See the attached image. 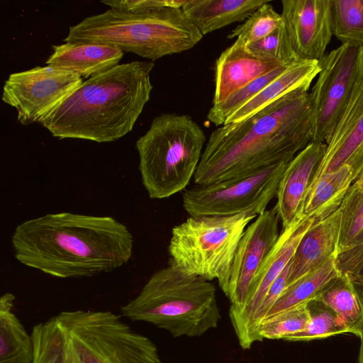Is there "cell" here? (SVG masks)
<instances>
[{
    "label": "cell",
    "mask_w": 363,
    "mask_h": 363,
    "mask_svg": "<svg viewBox=\"0 0 363 363\" xmlns=\"http://www.w3.org/2000/svg\"><path fill=\"white\" fill-rule=\"evenodd\" d=\"M11 245L15 258L24 266L57 278H82L126 264L133 236L111 216L60 212L18 225Z\"/></svg>",
    "instance_id": "1"
},
{
    "label": "cell",
    "mask_w": 363,
    "mask_h": 363,
    "mask_svg": "<svg viewBox=\"0 0 363 363\" xmlns=\"http://www.w3.org/2000/svg\"><path fill=\"white\" fill-rule=\"evenodd\" d=\"M313 139L308 90L291 92L239 122L213 130L194 174L203 185L245 177L290 162Z\"/></svg>",
    "instance_id": "2"
},
{
    "label": "cell",
    "mask_w": 363,
    "mask_h": 363,
    "mask_svg": "<svg viewBox=\"0 0 363 363\" xmlns=\"http://www.w3.org/2000/svg\"><path fill=\"white\" fill-rule=\"evenodd\" d=\"M152 61H133L84 81L40 124L52 135L96 143L133 130L152 90Z\"/></svg>",
    "instance_id": "3"
},
{
    "label": "cell",
    "mask_w": 363,
    "mask_h": 363,
    "mask_svg": "<svg viewBox=\"0 0 363 363\" xmlns=\"http://www.w3.org/2000/svg\"><path fill=\"white\" fill-rule=\"evenodd\" d=\"M30 334L33 363H164L150 339L111 311H64Z\"/></svg>",
    "instance_id": "4"
},
{
    "label": "cell",
    "mask_w": 363,
    "mask_h": 363,
    "mask_svg": "<svg viewBox=\"0 0 363 363\" xmlns=\"http://www.w3.org/2000/svg\"><path fill=\"white\" fill-rule=\"evenodd\" d=\"M203 36L182 8L144 12L110 8L70 26L63 40L109 45L153 62L191 49Z\"/></svg>",
    "instance_id": "5"
},
{
    "label": "cell",
    "mask_w": 363,
    "mask_h": 363,
    "mask_svg": "<svg viewBox=\"0 0 363 363\" xmlns=\"http://www.w3.org/2000/svg\"><path fill=\"white\" fill-rule=\"evenodd\" d=\"M122 315L168 331L174 337L201 336L220 319L216 286L171 260L122 306Z\"/></svg>",
    "instance_id": "6"
},
{
    "label": "cell",
    "mask_w": 363,
    "mask_h": 363,
    "mask_svg": "<svg viewBox=\"0 0 363 363\" xmlns=\"http://www.w3.org/2000/svg\"><path fill=\"white\" fill-rule=\"evenodd\" d=\"M206 135L189 115L162 113L135 143L143 185L152 199L185 189L194 177Z\"/></svg>",
    "instance_id": "7"
},
{
    "label": "cell",
    "mask_w": 363,
    "mask_h": 363,
    "mask_svg": "<svg viewBox=\"0 0 363 363\" xmlns=\"http://www.w3.org/2000/svg\"><path fill=\"white\" fill-rule=\"evenodd\" d=\"M257 216L252 211L232 216H190L172 230L169 260L189 274L208 281L217 279L225 294L240 240Z\"/></svg>",
    "instance_id": "8"
},
{
    "label": "cell",
    "mask_w": 363,
    "mask_h": 363,
    "mask_svg": "<svg viewBox=\"0 0 363 363\" xmlns=\"http://www.w3.org/2000/svg\"><path fill=\"white\" fill-rule=\"evenodd\" d=\"M289 162L272 164L245 177L196 184L184 192L183 207L190 216H232L249 211L259 216L277 197Z\"/></svg>",
    "instance_id": "9"
},
{
    "label": "cell",
    "mask_w": 363,
    "mask_h": 363,
    "mask_svg": "<svg viewBox=\"0 0 363 363\" xmlns=\"http://www.w3.org/2000/svg\"><path fill=\"white\" fill-rule=\"evenodd\" d=\"M318 63L320 72L309 92L312 142L326 144L354 88L363 79V48L341 44Z\"/></svg>",
    "instance_id": "10"
},
{
    "label": "cell",
    "mask_w": 363,
    "mask_h": 363,
    "mask_svg": "<svg viewBox=\"0 0 363 363\" xmlns=\"http://www.w3.org/2000/svg\"><path fill=\"white\" fill-rule=\"evenodd\" d=\"M75 73L49 65L11 74L3 87V101L14 108L23 125L41 123L82 82Z\"/></svg>",
    "instance_id": "11"
},
{
    "label": "cell",
    "mask_w": 363,
    "mask_h": 363,
    "mask_svg": "<svg viewBox=\"0 0 363 363\" xmlns=\"http://www.w3.org/2000/svg\"><path fill=\"white\" fill-rule=\"evenodd\" d=\"M315 223L313 218L302 215L289 227L282 228L255 274L244 307L240 311L229 313L239 344L244 350L261 342L255 327L256 313L273 283L291 262L303 236Z\"/></svg>",
    "instance_id": "12"
},
{
    "label": "cell",
    "mask_w": 363,
    "mask_h": 363,
    "mask_svg": "<svg viewBox=\"0 0 363 363\" xmlns=\"http://www.w3.org/2000/svg\"><path fill=\"white\" fill-rule=\"evenodd\" d=\"M279 220L274 206L259 214L245 229L235 254L225 294L230 301L229 313L244 307L255 274L278 239Z\"/></svg>",
    "instance_id": "13"
},
{
    "label": "cell",
    "mask_w": 363,
    "mask_h": 363,
    "mask_svg": "<svg viewBox=\"0 0 363 363\" xmlns=\"http://www.w3.org/2000/svg\"><path fill=\"white\" fill-rule=\"evenodd\" d=\"M333 0H282L281 18L299 60L319 61L333 35Z\"/></svg>",
    "instance_id": "14"
},
{
    "label": "cell",
    "mask_w": 363,
    "mask_h": 363,
    "mask_svg": "<svg viewBox=\"0 0 363 363\" xmlns=\"http://www.w3.org/2000/svg\"><path fill=\"white\" fill-rule=\"evenodd\" d=\"M325 145L310 185L322 176L348 165L363 145V79L354 88Z\"/></svg>",
    "instance_id": "15"
},
{
    "label": "cell",
    "mask_w": 363,
    "mask_h": 363,
    "mask_svg": "<svg viewBox=\"0 0 363 363\" xmlns=\"http://www.w3.org/2000/svg\"><path fill=\"white\" fill-rule=\"evenodd\" d=\"M326 145L311 142L288 164L280 180L275 207L282 228L301 217L306 192Z\"/></svg>",
    "instance_id": "16"
},
{
    "label": "cell",
    "mask_w": 363,
    "mask_h": 363,
    "mask_svg": "<svg viewBox=\"0 0 363 363\" xmlns=\"http://www.w3.org/2000/svg\"><path fill=\"white\" fill-rule=\"evenodd\" d=\"M284 66L255 57L247 51L246 45L235 40L215 62L212 105L224 101L256 79Z\"/></svg>",
    "instance_id": "17"
},
{
    "label": "cell",
    "mask_w": 363,
    "mask_h": 363,
    "mask_svg": "<svg viewBox=\"0 0 363 363\" xmlns=\"http://www.w3.org/2000/svg\"><path fill=\"white\" fill-rule=\"evenodd\" d=\"M340 224L339 208L308 229L291 260L287 287L338 255Z\"/></svg>",
    "instance_id": "18"
},
{
    "label": "cell",
    "mask_w": 363,
    "mask_h": 363,
    "mask_svg": "<svg viewBox=\"0 0 363 363\" xmlns=\"http://www.w3.org/2000/svg\"><path fill=\"white\" fill-rule=\"evenodd\" d=\"M47 65L90 78L119 65L124 52L109 45L65 42L52 46Z\"/></svg>",
    "instance_id": "19"
},
{
    "label": "cell",
    "mask_w": 363,
    "mask_h": 363,
    "mask_svg": "<svg viewBox=\"0 0 363 363\" xmlns=\"http://www.w3.org/2000/svg\"><path fill=\"white\" fill-rule=\"evenodd\" d=\"M319 72L318 61L299 60L291 64L254 98L234 111L224 124L246 119L291 92L308 90Z\"/></svg>",
    "instance_id": "20"
},
{
    "label": "cell",
    "mask_w": 363,
    "mask_h": 363,
    "mask_svg": "<svg viewBox=\"0 0 363 363\" xmlns=\"http://www.w3.org/2000/svg\"><path fill=\"white\" fill-rule=\"evenodd\" d=\"M270 0H185L182 9L203 35L245 21Z\"/></svg>",
    "instance_id": "21"
},
{
    "label": "cell",
    "mask_w": 363,
    "mask_h": 363,
    "mask_svg": "<svg viewBox=\"0 0 363 363\" xmlns=\"http://www.w3.org/2000/svg\"><path fill=\"white\" fill-rule=\"evenodd\" d=\"M354 182L348 165L326 174L311 184L306 194L302 214L316 222L337 211L350 186Z\"/></svg>",
    "instance_id": "22"
},
{
    "label": "cell",
    "mask_w": 363,
    "mask_h": 363,
    "mask_svg": "<svg viewBox=\"0 0 363 363\" xmlns=\"http://www.w3.org/2000/svg\"><path fill=\"white\" fill-rule=\"evenodd\" d=\"M14 301L9 292L0 298V363H33V338L13 312Z\"/></svg>",
    "instance_id": "23"
},
{
    "label": "cell",
    "mask_w": 363,
    "mask_h": 363,
    "mask_svg": "<svg viewBox=\"0 0 363 363\" xmlns=\"http://www.w3.org/2000/svg\"><path fill=\"white\" fill-rule=\"evenodd\" d=\"M337 258V255H334L322 266L286 287L264 318L314 301L325 289L341 277Z\"/></svg>",
    "instance_id": "24"
},
{
    "label": "cell",
    "mask_w": 363,
    "mask_h": 363,
    "mask_svg": "<svg viewBox=\"0 0 363 363\" xmlns=\"http://www.w3.org/2000/svg\"><path fill=\"white\" fill-rule=\"evenodd\" d=\"M333 30L341 44L363 48V0H333Z\"/></svg>",
    "instance_id": "25"
},
{
    "label": "cell",
    "mask_w": 363,
    "mask_h": 363,
    "mask_svg": "<svg viewBox=\"0 0 363 363\" xmlns=\"http://www.w3.org/2000/svg\"><path fill=\"white\" fill-rule=\"evenodd\" d=\"M314 301L332 311L353 334L361 315L360 306L355 294L341 277L325 289Z\"/></svg>",
    "instance_id": "26"
},
{
    "label": "cell",
    "mask_w": 363,
    "mask_h": 363,
    "mask_svg": "<svg viewBox=\"0 0 363 363\" xmlns=\"http://www.w3.org/2000/svg\"><path fill=\"white\" fill-rule=\"evenodd\" d=\"M337 265L342 279L355 294L361 315L353 335L360 340L358 363H363V247H352L337 255Z\"/></svg>",
    "instance_id": "27"
},
{
    "label": "cell",
    "mask_w": 363,
    "mask_h": 363,
    "mask_svg": "<svg viewBox=\"0 0 363 363\" xmlns=\"http://www.w3.org/2000/svg\"><path fill=\"white\" fill-rule=\"evenodd\" d=\"M309 303L294 306L264 318L258 328L263 339L283 340L287 335L304 330L311 319Z\"/></svg>",
    "instance_id": "28"
},
{
    "label": "cell",
    "mask_w": 363,
    "mask_h": 363,
    "mask_svg": "<svg viewBox=\"0 0 363 363\" xmlns=\"http://www.w3.org/2000/svg\"><path fill=\"white\" fill-rule=\"evenodd\" d=\"M269 2L267 1L255 11L228 35V38H235L247 45L264 38L279 27L282 23L281 16Z\"/></svg>",
    "instance_id": "29"
},
{
    "label": "cell",
    "mask_w": 363,
    "mask_h": 363,
    "mask_svg": "<svg viewBox=\"0 0 363 363\" xmlns=\"http://www.w3.org/2000/svg\"><path fill=\"white\" fill-rule=\"evenodd\" d=\"M287 67H279L256 79L232 94L224 101L212 105L207 114L208 120L216 125H223L234 111L258 94Z\"/></svg>",
    "instance_id": "30"
},
{
    "label": "cell",
    "mask_w": 363,
    "mask_h": 363,
    "mask_svg": "<svg viewBox=\"0 0 363 363\" xmlns=\"http://www.w3.org/2000/svg\"><path fill=\"white\" fill-rule=\"evenodd\" d=\"M246 49L258 59L285 66L299 61L291 47L283 21L267 36L246 45Z\"/></svg>",
    "instance_id": "31"
},
{
    "label": "cell",
    "mask_w": 363,
    "mask_h": 363,
    "mask_svg": "<svg viewBox=\"0 0 363 363\" xmlns=\"http://www.w3.org/2000/svg\"><path fill=\"white\" fill-rule=\"evenodd\" d=\"M341 224L339 253L345 251L363 228V191L353 182L340 206Z\"/></svg>",
    "instance_id": "32"
},
{
    "label": "cell",
    "mask_w": 363,
    "mask_h": 363,
    "mask_svg": "<svg viewBox=\"0 0 363 363\" xmlns=\"http://www.w3.org/2000/svg\"><path fill=\"white\" fill-rule=\"evenodd\" d=\"M311 319L306 328L285 337L287 341H310L326 338L343 333H351L350 330L330 310L311 313Z\"/></svg>",
    "instance_id": "33"
},
{
    "label": "cell",
    "mask_w": 363,
    "mask_h": 363,
    "mask_svg": "<svg viewBox=\"0 0 363 363\" xmlns=\"http://www.w3.org/2000/svg\"><path fill=\"white\" fill-rule=\"evenodd\" d=\"M290 265L291 262L273 283L256 313L255 327L261 341L262 340L258 333L259 324L287 287Z\"/></svg>",
    "instance_id": "34"
},
{
    "label": "cell",
    "mask_w": 363,
    "mask_h": 363,
    "mask_svg": "<svg viewBox=\"0 0 363 363\" xmlns=\"http://www.w3.org/2000/svg\"><path fill=\"white\" fill-rule=\"evenodd\" d=\"M184 1L185 0H111L101 2L112 9L144 12L164 6L182 8Z\"/></svg>",
    "instance_id": "35"
},
{
    "label": "cell",
    "mask_w": 363,
    "mask_h": 363,
    "mask_svg": "<svg viewBox=\"0 0 363 363\" xmlns=\"http://www.w3.org/2000/svg\"><path fill=\"white\" fill-rule=\"evenodd\" d=\"M348 166L352 170L354 182L363 177V145Z\"/></svg>",
    "instance_id": "36"
},
{
    "label": "cell",
    "mask_w": 363,
    "mask_h": 363,
    "mask_svg": "<svg viewBox=\"0 0 363 363\" xmlns=\"http://www.w3.org/2000/svg\"><path fill=\"white\" fill-rule=\"evenodd\" d=\"M352 247H363V228L352 240V241L351 242V243L346 250Z\"/></svg>",
    "instance_id": "37"
},
{
    "label": "cell",
    "mask_w": 363,
    "mask_h": 363,
    "mask_svg": "<svg viewBox=\"0 0 363 363\" xmlns=\"http://www.w3.org/2000/svg\"><path fill=\"white\" fill-rule=\"evenodd\" d=\"M354 183L363 191V177L354 182Z\"/></svg>",
    "instance_id": "38"
}]
</instances>
